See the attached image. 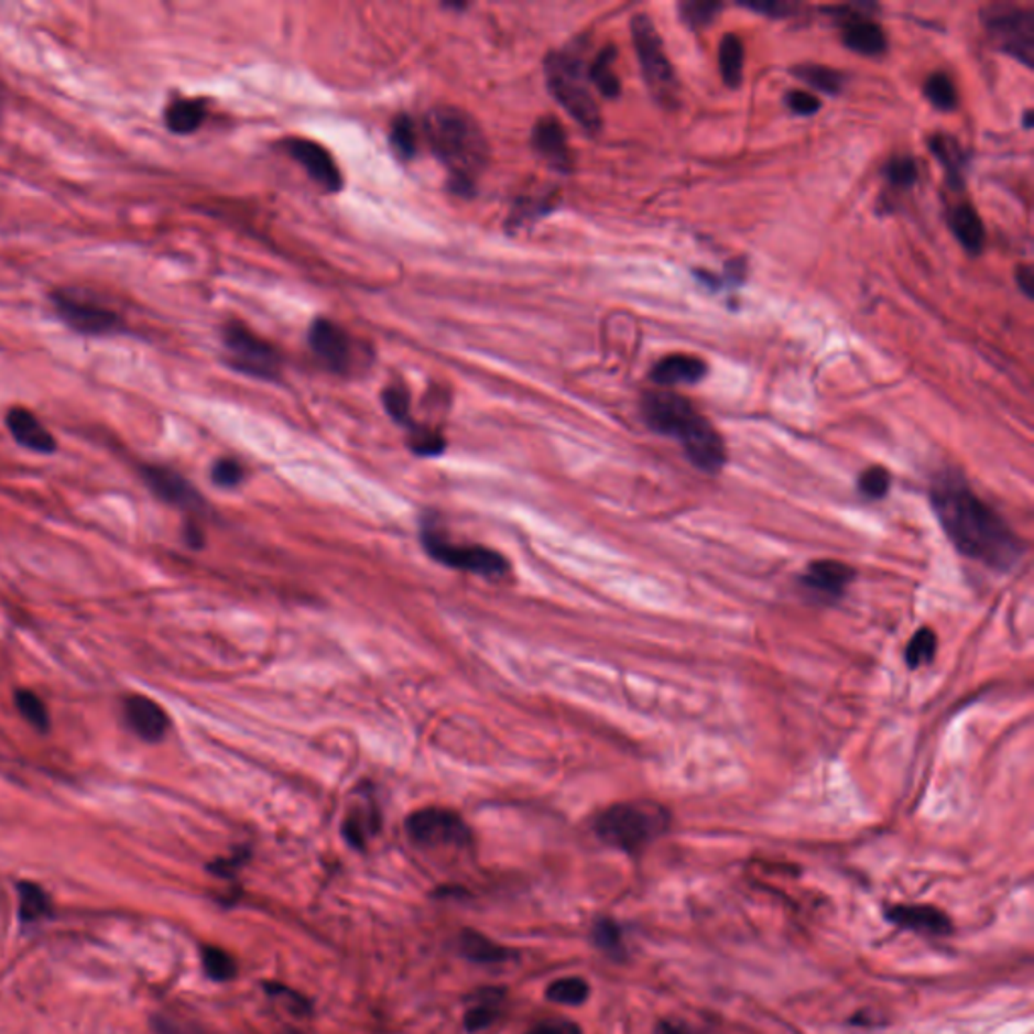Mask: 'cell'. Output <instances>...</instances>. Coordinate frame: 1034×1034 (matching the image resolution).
Wrapping results in <instances>:
<instances>
[{
	"label": "cell",
	"mask_w": 1034,
	"mask_h": 1034,
	"mask_svg": "<svg viewBox=\"0 0 1034 1034\" xmlns=\"http://www.w3.org/2000/svg\"><path fill=\"white\" fill-rule=\"evenodd\" d=\"M925 98L929 99L937 110L942 111H951L956 110L958 106V91H956V86L954 81L949 79V75L942 74H932L927 77L924 86Z\"/></svg>",
	"instance_id": "30"
},
{
	"label": "cell",
	"mask_w": 1034,
	"mask_h": 1034,
	"mask_svg": "<svg viewBox=\"0 0 1034 1034\" xmlns=\"http://www.w3.org/2000/svg\"><path fill=\"white\" fill-rule=\"evenodd\" d=\"M707 374V364L697 356L673 353L659 360L651 370V380L659 387H679V384H697Z\"/></svg>",
	"instance_id": "21"
},
{
	"label": "cell",
	"mask_w": 1034,
	"mask_h": 1034,
	"mask_svg": "<svg viewBox=\"0 0 1034 1034\" xmlns=\"http://www.w3.org/2000/svg\"><path fill=\"white\" fill-rule=\"evenodd\" d=\"M929 499L944 534L961 556L997 573H1009L1021 562L1024 542L958 471L936 475Z\"/></svg>",
	"instance_id": "1"
},
{
	"label": "cell",
	"mask_w": 1034,
	"mask_h": 1034,
	"mask_svg": "<svg viewBox=\"0 0 1034 1034\" xmlns=\"http://www.w3.org/2000/svg\"><path fill=\"white\" fill-rule=\"evenodd\" d=\"M634 50L645 75L646 86L661 104H673L677 96V79L670 57L649 14H636L631 23Z\"/></svg>",
	"instance_id": "6"
},
{
	"label": "cell",
	"mask_w": 1034,
	"mask_h": 1034,
	"mask_svg": "<svg viewBox=\"0 0 1034 1034\" xmlns=\"http://www.w3.org/2000/svg\"><path fill=\"white\" fill-rule=\"evenodd\" d=\"M1016 283L1021 287L1022 292L1026 293L1028 297H1033L1034 292V275L1033 268L1024 265V268L1016 269Z\"/></svg>",
	"instance_id": "48"
},
{
	"label": "cell",
	"mask_w": 1034,
	"mask_h": 1034,
	"mask_svg": "<svg viewBox=\"0 0 1034 1034\" xmlns=\"http://www.w3.org/2000/svg\"><path fill=\"white\" fill-rule=\"evenodd\" d=\"M390 144L394 148V154L401 160H411L416 154V130L411 118L399 116L392 122L390 130Z\"/></svg>",
	"instance_id": "35"
},
{
	"label": "cell",
	"mask_w": 1034,
	"mask_h": 1034,
	"mask_svg": "<svg viewBox=\"0 0 1034 1034\" xmlns=\"http://www.w3.org/2000/svg\"><path fill=\"white\" fill-rule=\"evenodd\" d=\"M222 346L227 350V364L232 370L261 380L281 377V353L243 324L231 322L222 328Z\"/></svg>",
	"instance_id": "7"
},
{
	"label": "cell",
	"mask_w": 1034,
	"mask_h": 1034,
	"mask_svg": "<svg viewBox=\"0 0 1034 1034\" xmlns=\"http://www.w3.org/2000/svg\"><path fill=\"white\" fill-rule=\"evenodd\" d=\"M307 340H309V348L314 350V353L324 364L328 366L331 372L350 374L356 368L358 353L353 348L352 338L336 322L326 319V317H317L316 322L312 324V328H309Z\"/></svg>",
	"instance_id": "12"
},
{
	"label": "cell",
	"mask_w": 1034,
	"mask_h": 1034,
	"mask_svg": "<svg viewBox=\"0 0 1034 1034\" xmlns=\"http://www.w3.org/2000/svg\"><path fill=\"white\" fill-rule=\"evenodd\" d=\"M546 81L549 91L564 110L576 122L585 126L588 132H598L602 128L600 108L588 87V72L585 63L573 50L556 51L546 59Z\"/></svg>",
	"instance_id": "5"
},
{
	"label": "cell",
	"mask_w": 1034,
	"mask_h": 1034,
	"mask_svg": "<svg viewBox=\"0 0 1034 1034\" xmlns=\"http://www.w3.org/2000/svg\"><path fill=\"white\" fill-rule=\"evenodd\" d=\"M889 922L927 936H948L951 922L948 915L932 905H895L888 912Z\"/></svg>",
	"instance_id": "20"
},
{
	"label": "cell",
	"mask_w": 1034,
	"mask_h": 1034,
	"mask_svg": "<svg viewBox=\"0 0 1034 1034\" xmlns=\"http://www.w3.org/2000/svg\"><path fill=\"white\" fill-rule=\"evenodd\" d=\"M937 653V636L929 627H922L913 634L912 641L905 646V663L910 670H919L934 663Z\"/></svg>",
	"instance_id": "29"
},
{
	"label": "cell",
	"mask_w": 1034,
	"mask_h": 1034,
	"mask_svg": "<svg viewBox=\"0 0 1034 1034\" xmlns=\"http://www.w3.org/2000/svg\"><path fill=\"white\" fill-rule=\"evenodd\" d=\"M123 718L144 742H160L171 730V718L164 707L146 695H128L123 699Z\"/></svg>",
	"instance_id": "16"
},
{
	"label": "cell",
	"mask_w": 1034,
	"mask_h": 1034,
	"mask_svg": "<svg viewBox=\"0 0 1034 1034\" xmlns=\"http://www.w3.org/2000/svg\"><path fill=\"white\" fill-rule=\"evenodd\" d=\"M1024 126L1031 128L1033 126V111H1026V118H1024Z\"/></svg>",
	"instance_id": "50"
},
{
	"label": "cell",
	"mask_w": 1034,
	"mask_h": 1034,
	"mask_svg": "<svg viewBox=\"0 0 1034 1034\" xmlns=\"http://www.w3.org/2000/svg\"><path fill=\"white\" fill-rule=\"evenodd\" d=\"M203 964H205L208 976L217 982H227V980L235 978V973H237V964L225 949L207 946L203 949Z\"/></svg>",
	"instance_id": "39"
},
{
	"label": "cell",
	"mask_w": 1034,
	"mask_h": 1034,
	"mask_svg": "<svg viewBox=\"0 0 1034 1034\" xmlns=\"http://www.w3.org/2000/svg\"><path fill=\"white\" fill-rule=\"evenodd\" d=\"M794 75L801 77L804 84L816 87V89L830 94V96L839 94L840 86H842V77L835 69L825 67V65H801V67L794 69Z\"/></svg>",
	"instance_id": "32"
},
{
	"label": "cell",
	"mask_w": 1034,
	"mask_h": 1034,
	"mask_svg": "<svg viewBox=\"0 0 1034 1034\" xmlns=\"http://www.w3.org/2000/svg\"><path fill=\"white\" fill-rule=\"evenodd\" d=\"M406 832L416 845L445 847L462 845L469 839V828L461 816L447 808H423L406 818Z\"/></svg>",
	"instance_id": "11"
},
{
	"label": "cell",
	"mask_w": 1034,
	"mask_h": 1034,
	"mask_svg": "<svg viewBox=\"0 0 1034 1034\" xmlns=\"http://www.w3.org/2000/svg\"><path fill=\"white\" fill-rule=\"evenodd\" d=\"M929 148L932 152L936 154V159L944 164V168L948 172L949 183L954 186L960 188L964 184V176H961V168H964V154H961L960 146L954 138H949L946 134H936L932 140H929Z\"/></svg>",
	"instance_id": "27"
},
{
	"label": "cell",
	"mask_w": 1034,
	"mask_h": 1034,
	"mask_svg": "<svg viewBox=\"0 0 1034 1034\" xmlns=\"http://www.w3.org/2000/svg\"><path fill=\"white\" fill-rule=\"evenodd\" d=\"M657 1034H692L689 1031H685L679 1024H673V1022H661L659 1024Z\"/></svg>",
	"instance_id": "49"
},
{
	"label": "cell",
	"mask_w": 1034,
	"mask_h": 1034,
	"mask_svg": "<svg viewBox=\"0 0 1034 1034\" xmlns=\"http://www.w3.org/2000/svg\"><path fill=\"white\" fill-rule=\"evenodd\" d=\"M885 178L895 188H910V186L917 183L919 171H917V164L910 156H897V159L889 160L888 166H885Z\"/></svg>",
	"instance_id": "40"
},
{
	"label": "cell",
	"mask_w": 1034,
	"mask_h": 1034,
	"mask_svg": "<svg viewBox=\"0 0 1034 1034\" xmlns=\"http://www.w3.org/2000/svg\"><path fill=\"white\" fill-rule=\"evenodd\" d=\"M671 827L670 810L657 803L612 804L598 815L595 832L598 839L619 851L639 852L663 837Z\"/></svg>",
	"instance_id": "4"
},
{
	"label": "cell",
	"mask_w": 1034,
	"mask_h": 1034,
	"mask_svg": "<svg viewBox=\"0 0 1034 1034\" xmlns=\"http://www.w3.org/2000/svg\"><path fill=\"white\" fill-rule=\"evenodd\" d=\"M411 449L423 457H435L445 449V438L423 426L411 428Z\"/></svg>",
	"instance_id": "41"
},
{
	"label": "cell",
	"mask_w": 1034,
	"mask_h": 1034,
	"mask_svg": "<svg viewBox=\"0 0 1034 1034\" xmlns=\"http://www.w3.org/2000/svg\"><path fill=\"white\" fill-rule=\"evenodd\" d=\"M382 402L394 423L406 426L409 431L416 426L411 418V396L404 387H389L382 392Z\"/></svg>",
	"instance_id": "36"
},
{
	"label": "cell",
	"mask_w": 1034,
	"mask_h": 1034,
	"mask_svg": "<svg viewBox=\"0 0 1034 1034\" xmlns=\"http://www.w3.org/2000/svg\"><path fill=\"white\" fill-rule=\"evenodd\" d=\"M840 25H842L845 45L855 53L875 57L888 51V37L883 29L877 25L869 14L861 13V4L852 7L851 13L842 17Z\"/></svg>",
	"instance_id": "17"
},
{
	"label": "cell",
	"mask_w": 1034,
	"mask_h": 1034,
	"mask_svg": "<svg viewBox=\"0 0 1034 1034\" xmlns=\"http://www.w3.org/2000/svg\"><path fill=\"white\" fill-rule=\"evenodd\" d=\"M857 573L849 564L839 560H815L801 576L804 590L815 595L818 600L837 602L847 595V588L855 583Z\"/></svg>",
	"instance_id": "13"
},
{
	"label": "cell",
	"mask_w": 1034,
	"mask_h": 1034,
	"mask_svg": "<svg viewBox=\"0 0 1034 1034\" xmlns=\"http://www.w3.org/2000/svg\"><path fill=\"white\" fill-rule=\"evenodd\" d=\"M51 912L50 895L37 883H19V915L23 922H39Z\"/></svg>",
	"instance_id": "28"
},
{
	"label": "cell",
	"mask_w": 1034,
	"mask_h": 1034,
	"mask_svg": "<svg viewBox=\"0 0 1034 1034\" xmlns=\"http://www.w3.org/2000/svg\"><path fill=\"white\" fill-rule=\"evenodd\" d=\"M152 1028L156 1034H217L205 1024L178 1014H156L152 1019Z\"/></svg>",
	"instance_id": "37"
},
{
	"label": "cell",
	"mask_w": 1034,
	"mask_h": 1034,
	"mask_svg": "<svg viewBox=\"0 0 1034 1034\" xmlns=\"http://www.w3.org/2000/svg\"><path fill=\"white\" fill-rule=\"evenodd\" d=\"M14 707L19 709V714L39 731L50 730V711L47 707L43 704V699L39 697L37 694L29 692V689H19L14 694Z\"/></svg>",
	"instance_id": "31"
},
{
	"label": "cell",
	"mask_w": 1034,
	"mask_h": 1034,
	"mask_svg": "<svg viewBox=\"0 0 1034 1034\" xmlns=\"http://www.w3.org/2000/svg\"><path fill=\"white\" fill-rule=\"evenodd\" d=\"M590 994V988L586 984L583 978H562V980H556L552 982L546 992V997L552 1002L556 1004H568V1006H576V1004H583L586 998Z\"/></svg>",
	"instance_id": "34"
},
{
	"label": "cell",
	"mask_w": 1034,
	"mask_h": 1034,
	"mask_svg": "<svg viewBox=\"0 0 1034 1034\" xmlns=\"http://www.w3.org/2000/svg\"><path fill=\"white\" fill-rule=\"evenodd\" d=\"M719 72L728 87H738L743 77V45L738 35H726L719 43Z\"/></svg>",
	"instance_id": "25"
},
{
	"label": "cell",
	"mask_w": 1034,
	"mask_h": 1034,
	"mask_svg": "<svg viewBox=\"0 0 1034 1034\" xmlns=\"http://www.w3.org/2000/svg\"><path fill=\"white\" fill-rule=\"evenodd\" d=\"M283 146L297 164L304 166L305 172L309 174V178L316 181L324 191H328V193H338L340 191L341 184H344L341 172L326 148L319 146L312 140H304V138H292Z\"/></svg>",
	"instance_id": "14"
},
{
	"label": "cell",
	"mask_w": 1034,
	"mask_h": 1034,
	"mask_svg": "<svg viewBox=\"0 0 1034 1034\" xmlns=\"http://www.w3.org/2000/svg\"><path fill=\"white\" fill-rule=\"evenodd\" d=\"M205 120H207L205 99H172L164 110V123L172 134H193Z\"/></svg>",
	"instance_id": "23"
},
{
	"label": "cell",
	"mask_w": 1034,
	"mask_h": 1034,
	"mask_svg": "<svg viewBox=\"0 0 1034 1034\" xmlns=\"http://www.w3.org/2000/svg\"><path fill=\"white\" fill-rule=\"evenodd\" d=\"M142 479L150 487V491L168 505L181 508V510H196L203 505V498L198 496L193 483L171 467L144 465Z\"/></svg>",
	"instance_id": "15"
},
{
	"label": "cell",
	"mask_w": 1034,
	"mask_h": 1034,
	"mask_svg": "<svg viewBox=\"0 0 1034 1034\" xmlns=\"http://www.w3.org/2000/svg\"><path fill=\"white\" fill-rule=\"evenodd\" d=\"M527 1034H583L580 1026L570 1021H548L537 1024Z\"/></svg>",
	"instance_id": "47"
},
{
	"label": "cell",
	"mask_w": 1034,
	"mask_h": 1034,
	"mask_svg": "<svg viewBox=\"0 0 1034 1034\" xmlns=\"http://www.w3.org/2000/svg\"><path fill=\"white\" fill-rule=\"evenodd\" d=\"M614 59L617 51L614 47H607L598 53L597 59L588 69V79L598 87L605 98H617L621 94V81L614 72Z\"/></svg>",
	"instance_id": "24"
},
{
	"label": "cell",
	"mask_w": 1034,
	"mask_h": 1034,
	"mask_svg": "<svg viewBox=\"0 0 1034 1034\" xmlns=\"http://www.w3.org/2000/svg\"><path fill=\"white\" fill-rule=\"evenodd\" d=\"M532 144H534L537 154L546 160L549 166H554V168L562 172H568L573 168V154H570L564 128H562L558 120L542 118L536 123L534 132H532Z\"/></svg>",
	"instance_id": "19"
},
{
	"label": "cell",
	"mask_w": 1034,
	"mask_h": 1034,
	"mask_svg": "<svg viewBox=\"0 0 1034 1034\" xmlns=\"http://www.w3.org/2000/svg\"><path fill=\"white\" fill-rule=\"evenodd\" d=\"M721 9H723L721 2H711V0H689L679 4V13L685 25L692 26L694 31L711 25Z\"/></svg>",
	"instance_id": "33"
},
{
	"label": "cell",
	"mask_w": 1034,
	"mask_h": 1034,
	"mask_svg": "<svg viewBox=\"0 0 1034 1034\" xmlns=\"http://www.w3.org/2000/svg\"><path fill=\"white\" fill-rule=\"evenodd\" d=\"M786 106L792 111L801 113V116H810V113L820 110V101L815 96H810L808 91H801V89L786 94Z\"/></svg>",
	"instance_id": "44"
},
{
	"label": "cell",
	"mask_w": 1034,
	"mask_h": 1034,
	"mask_svg": "<svg viewBox=\"0 0 1034 1034\" xmlns=\"http://www.w3.org/2000/svg\"><path fill=\"white\" fill-rule=\"evenodd\" d=\"M459 944H461L462 956L477 964H498L510 958L508 949L501 948L496 942L487 939L477 932H462Z\"/></svg>",
	"instance_id": "26"
},
{
	"label": "cell",
	"mask_w": 1034,
	"mask_h": 1034,
	"mask_svg": "<svg viewBox=\"0 0 1034 1034\" xmlns=\"http://www.w3.org/2000/svg\"><path fill=\"white\" fill-rule=\"evenodd\" d=\"M986 31L997 47L1014 59L1033 67L1034 63V13L1016 7L994 4L982 13Z\"/></svg>",
	"instance_id": "10"
},
{
	"label": "cell",
	"mask_w": 1034,
	"mask_h": 1034,
	"mask_svg": "<svg viewBox=\"0 0 1034 1034\" xmlns=\"http://www.w3.org/2000/svg\"><path fill=\"white\" fill-rule=\"evenodd\" d=\"M641 413L651 431L677 438L699 471L716 475L723 469L728 461L726 443L692 401L670 390H653L643 396Z\"/></svg>",
	"instance_id": "2"
},
{
	"label": "cell",
	"mask_w": 1034,
	"mask_h": 1034,
	"mask_svg": "<svg viewBox=\"0 0 1034 1034\" xmlns=\"http://www.w3.org/2000/svg\"><path fill=\"white\" fill-rule=\"evenodd\" d=\"M948 220L951 232L970 253H980L984 249V225L972 205L961 203L949 208Z\"/></svg>",
	"instance_id": "22"
},
{
	"label": "cell",
	"mask_w": 1034,
	"mask_h": 1034,
	"mask_svg": "<svg viewBox=\"0 0 1034 1034\" xmlns=\"http://www.w3.org/2000/svg\"><path fill=\"white\" fill-rule=\"evenodd\" d=\"M7 426L11 431L14 440L25 447V449L35 450L50 455L57 449V440L51 435L50 428L39 421L35 413L23 406H14L7 413Z\"/></svg>",
	"instance_id": "18"
},
{
	"label": "cell",
	"mask_w": 1034,
	"mask_h": 1034,
	"mask_svg": "<svg viewBox=\"0 0 1034 1034\" xmlns=\"http://www.w3.org/2000/svg\"><path fill=\"white\" fill-rule=\"evenodd\" d=\"M0 104H2V99H0Z\"/></svg>",
	"instance_id": "51"
},
{
	"label": "cell",
	"mask_w": 1034,
	"mask_h": 1034,
	"mask_svg": "<svg viewBox=\"0 0 1034 1034\" xmlns=\"http://www.w3.org/2000/svg\"><path fill=\"white\" fill-rule=\"evenodd\" d=\"M493 1021H496V1010L487 1004H479L465 1014V1028L471 1033L483 1031Z\"/></svg>",
	"instance_id": "46"
},
{
	"label": "cell",
	"mask_w": 1034,
	"mask_h": 1034,
	"mask_svg": "<svg viewBox=\"0 0 1034 1034\" xmlns=\"http://www.w3.org/2000/svg\"><path fill=\"white\" fill-rule=\"evenodd\" d=\"M889 489H891V474L881 465H873L859 475V491L867 499L877 501V499L888 498Z\"/></svg>",
	"instance_id": "38"
},
{
	"label": "cell",
	"mask_w": 1034,
	"mask_h": 1034,
	"mask_svg": "<svg viewBox=\"0 0 1034 1034\" xmlns=\"http://www.w3.org/2000/svg\"><path fill=\"white\" fill-rule=\"evenodd\" d=\"M421 540H423L426 554L433 560L440 562L443 566H449L455 570L477 574V576H486V578H501L510 570L508 560L496 549H489L486 546L450 544V540H447L443 534H438L428 525L423 527Z\"/></svg>",
	"instance_id": "8"
},
{
	"label": "cell",
	"mask_w": 1034,
	"mask_h": 1034,
	"mask_svg": "<svg viewBox=\"0 0 1034 1034\" xmlns=\"http://www.w3.org/2000/svg\"><path fill=\"white\" fill-rule=\"evenodd\" d=\"M595 942H597L598 948L607 951L609 956H621L622 954L621 932L610 919H600L595 925Z\"/></svg>",
	"instance_id": "43"
},
{
	"label": "cell",
	"mask_w": 1034,
	"mask_h": 1034,
	"mask_svg": "<svg viewBox=\"0 0 1034 1034\" xmlns=\"http://www.w3.org/2000/svg\"><path fill=\"white\" fill-rule=\"evenodd\" d=\"M51 305L55 316L62 319L67 328L74 329L81 336H113L126 331V322L118 312L106 305H99L94 300H87L79 293L69 290H57L51 293Z\"/></svg>",
	"instance_id": "9"
},
{
	"label": "cell",
	"mask_w": 1034,
	"mask_h": 1034,
	"mask_svg": "<svg viewBox=\"0 0 1034 1034\" xmlns=\"http://www.w3.org/2000/svg\"><path fill=\"white\" fill-rule=\"evenodd\" d=\"M210 477H213L215 486L222 487V489H232V487H237L243 481V465L235 461V459H219L213 465Z\"/></svg>",
	"instance_id": "42"
},
{
	"label": "cell",
	"mask_w": 1034,
	"mask_h": 1034,
	"mask_svg": "<svg viewBox=\"0 0 1034 1034\" xmlns=\"http://www.w3.org/2000/svg\"><path fill=\"white\" fill-rule=\"evenodd\" d=\"M748 9L752 11H758V13H766L768 17H779V19H786L791 14L796 13V4L794 2H786V0H772V2H745Z\"/></svg>",
	"instance_id": "45"
},
{
	"label": "cell",
	"mask_w": 1034,
	"mask_h": 1034,
	"mask_svg": "<svg viewBox=\"0 0 1034 1034\" xmlns=\"http://www.w3.org/2000/svg\"><path fill=\"white\" fill-rule=\"evenodd\" d=\"M426 138L457 186V193L474 188V178L486 168L489 148L479 123L467 111L437 106L426 113Z\"/></svg>",
	"instance_id": "3"
}]
</instances>
